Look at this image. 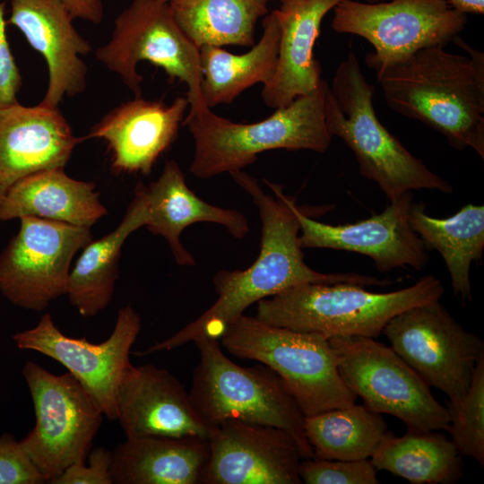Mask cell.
<instances>
[{
  "mask_svg": "<svg viewBox=\"0 0 484 484\" xmlns=\"http://www.w3.org/2000/svg\"><path fill=\"white\" fill-rule=\"evenodd\" d=\"M5 3L0 2V108L18 102L22 80L6 36Z\"/></svg>",
  "mask_w": 484,
  "mask_h": 484,
  "instance_id": "obj_35",
  "label": "cell"
},
{
  "mask_svg": "<svg viewBox=\"0 0 484 484\" xmlns=\"http://www.w3.org/2000/svg\"><path fill=\"white\" fill-rule=\"evenodd\" d=\"M141 328L139 315L127 305L118 310L112 333L100 343L64 334L48 313L36 326L15 333L13 339L19 349L39 352L62 364L103 415L117 419L118 388L132 365L129 354Z\"/></svg>",
  "mask_w": 484,
  "mask_h": 484,
  "instance_id": "obj_14",
  "label": "cell"
},
{
  "mask_svg": "<svg viewBox=\"0 0 484 484\" xmlns=\"http://www.w3.org/2000/svg\"><path fill=\"white\" fill-rule=\"evenodd\" d=\"M470 56L436 45L421 48L376 74L387 105L435 129L456 150L484 160V55L456 36Z\"/></svg>",
  "mask_w": 484,
  "mask_h": 484,
  "instance_id": "obj_2",
  "label": "cell"
},
{
  "mask_svg": "<svg viewBox=\"0 0 484 484\" xmlns=\"http://www.w3.org/2000/svg\"><path fill=\"white\" fill-rule=\"evenodd\" d=\"M409 220L427 250L441 255L454 294L471 301L470 268L482 259L484 250V206L467 204L453 216L439 219L426 212L424 203H412Z\"/></svg>",
  "mask_w": 484,
  "mask_h": 484,
  "instance_id": "obj_26",
  "label": "cell"
},
{
  "mask_svg": "<svg viewBox=\"0 0 484 484\" xmlns=\"http://www.w3.org/2000/svg\"><path fill=\"white\" fill-rule=\"evenodd\" d=\"M272 0H171L173 16L199 48L204 45L253 47L257 22Z\"/></svg>",
  "mask_w": 484,
  "mask_h": 484,
  "instance_id": "obj_29",
  "label": "cell"
},
{
  "mask_svg": "<svg viewBox=\"0 0 484 484\" xmlns=\"http://www.w3.org/2000/svg\"><path fill=\"white\" fill-rule=\"evenodd\" d=\"M149 212L145 226L153 235L163 237L179 265H194L195 260L182 245L184 229L196 222L223 226L229 234L242 239L249 232L246 216L233 209L220 208L201 199L191 190L174 160H167L157 180L149 186L138 183Z\"/></svg>",
  "mask_w": 484,
  "mask_h": 484,
  "instance_id": "obj_22",
  "label": "cell"
},
{
  "mask_svg": "<svg viewBox=\"0 0 484 484\" xmlns=\"http://www.w3.org/2000/svg\"><path fill=\"white\" fill-rule=\"evenodd\" d=\"M220 342L231 355L256 360L276 372L305 417L356 402L324 335L241 315L226 328Z\"/></svg>",
  "mask_w": 484,
  "mask_h": 484,
  "instance_id": "obj_7",
  "label": "cell"
},
{
  "mask_svg": "<svg viewBox=\"0 0 484 484\" xmlns=\"http://www.w3.org/2000/svg\"><path fill=\"white\" fill-rule=\"evenodd\" d=\"M112 453L105 447L94 449L89 465L76 462L51 480L52 484H113L110 475Z\"/></svg>",
  "mask_w": 484,
  "mask_h": 484,
  "instance_id": "obj_34",
  "label": "cell"
},
{
  "mask_svg": "<svg viewBox=\"0 0 484 484\" xmlns=\"http://www.w3.org/2000/svg\"><path fill=\"white\" fill-rule=\"evenodd\" d=\"M112 453L113 484H201L208 438L126 437Z\"/></svg>",
  "mask_w": 484,
  "mask_h": 484,
  "instance_id": "obj_24",
  "label": "cell"
},
{
  "mask_svg": "<svg viewBox=\"0 0 484 484\" xmlns=\"http://www.w3.org/2000/svg\"><path fill=\"white\" fill-rule=\"evenodd\" d=\"M304 428L313 457L343 461L370 458L388 431L380 413L356 403L305 417Z\"/></svg>",
  "mask_w": 484,
  "mask_h": 484,
  "instance_id": "obj_30",
  "label": "cell"
},
{
  "mask_svg": "<svg viewBox=\"0 0 484 484\" xmlns=\"http://www.w3.org/2000/svg\"><path fill=\"white\" fill-rule=\"evenodd\" d=\"M76 137L58 107L16 102L0 108V203L20 179L36 171L65 168Z\"/></svg>",
  "mask_w": 484,
  "mask_h": 484,
  "instance_id": "obj_20",
  "label": "cell"
},
{
  "mask_svg": "<svg viewBox=\"0 0 484 484\" xmlns=\"http://www.w3.org/2000/svg\"><path fill=\"white\" fill-rule=\"evenodd\" d=\"M0 254V292L16 307L42 311L66 294L70 264L91 239L90 228L34 216Z\"/></svg>",
  "mask_w": 484,
  "mask_h": 484,
  "instance_id": "obj_13",
  "label": "cell"
},
{
  "mask_svg": "<svg viewBox=\"0 0 484 484\" xmlns=\"http://www.w3.org/2000/svg\"><path fill=\"white\" fill-rule=\"evenodd\" d=\"M341 0H281L273 13L280 27L275 72L264 85L262 99L273 109L312 93L322 77L313 49L325 14Z\"/></svg>",
  "mask_w": 484,
  "mask_h": 484,
  "instance_id": "obj_21",
  "label": "cell"
},
{
  "mask_svg": "<svg viewBox=\"0 0 484 484\" xmlns=\"http://www.w3.org/2000/svg\"><path fill=\"white\" fill-rule=\"evenodd\" d=\"M279 43L280 27L272 11L264 16L261 39L248 52L236 55L221 47L199 48L205 106L229 104L247 88L266 84L276 69Z\"/></svg>",
  "mask_w": 484,
  "mask_h": 484,
  "instance_id": "obj_27",
  "label": "cell"
},
{
  "mask_svg": "<svg viewBox=\"0 0 484 484\" xmlns=\"http://www.w3.org/2000/svg\"><path fill=\"white\" fill-rule=\"evenodd\" d=\"M10 4L7 25L17 28L47 64L48 83L39 103L58 107L65 96L82 93L88 68L81 56L91 52V45L77 31L63 3L11 0Z\"/></svg>",
  "mask_w": 484,
  "mask_h": 484,
  "instance_id": "obj_18",
  "label": "cell"
},
{
  "mask_svg": "<svg viewBox=\"0 0 484 484\" xmlns=\"http://www.w3.org/2000/svg\"><path fill=\"white\" fill-rule=\"evenodd\" d=\"M451 440L462 456L484 466V354L480 356L470 387L462 400L445 406Z\"/></svg>",
  "mask_w": 484,
  "mask_h": 484,
  "instance_id": "obj_31",
  "label": "cell"
},
{
  "mask_svg": "<svg viewBox=\"0 0 484 484\" xmlns=\"http://www.w3.org/2000/svg\"><path fill=\"white\" fill-rule=\"evenodd\" d=\"M452 440L433 431H408L402 436L389 430L370 461L411 484H453L463 475L464 466Z\"/></svg>",
  "mask_w": 484,
  "mask_h": 484,
  "instance_id": "obj_28",
  "label": "cell"
},
{
  "mask_svg": "<svg viewBox=\"0 0 484 484\" xmlns=\"http://www.w3.org/2000/svg\"><path fill=\"white\" fill-rule=\"evenodd\" d=\"M95 57L117 73L135 97H141L143 81L137 65L147 61L163 69L169 82L186 84L187 116L209 108L202 95L199 48L177 23L169 2L132 0L116 17L110 39L97 48Z\"/></svg>",
  "mask_w": 484,
  "mask_h": 484,
  "instance_id": "obj_8",
  "label": "cell"
},
{
  "mask_svg": "<svg viewBox=\"0 0 484 484\" xmlns=\"http://www.w3.org/2000/svg\"><path fill=\"white\" fill-rule=\"evenodd\" d=\"M383 333L423 381L445 393L451 402L466 394L484 354L483 340L465 330L439 300L397 314Z\"/></svg>",
  "mask_w": 484,
  "mask_h": 484,
  "instance_id": "obj_12",
  "label": "cell"
},
{
  "mask_svg": "<svg viewBox=\"0 0 484 484\" xmlns=\"http://www.w3.org/2000/svg\"><path fill=\"white\" fill-rule=\"evenodd\" d=\"M413 193L409 191L388 202L382 212L342 225L315 220L293 205L300 224L299 242L305 248H329L355 252L371 258L378 272L411 267L421 271L429 260L428 250L412 229L409 212Z\"/></svg>",
  "mask_w": 484,
  "mask_h": 484,
  "instance_id": "obj_16",
  "label": "cell"
},
{
  "mask_svg": "<svg viewBox=\"0 0 484 484\" xmlns=\"http://www.w3.org/2000/svg\"><path fill=\"white\" fill-rule=\"evenodd\" d=\"M466 13L448 0H391L376 4L341 0L333 8V29L369 41L367 65L380 73L416 51L445 46L463 30Z\"/></svg>",
  "mask_w": 484,
  "mask_h": 484,
  "instance_id": "obj_11",
  "label": "cell"
},
{
  "mask_svg": "<svg viewBox=\"0 0 484 484\" xmlns=\"http://www.w3.org/2000/svg\"><path fill=\"white\" fill-rule=\"evenodd\" d=\"M46 479L11 434L0 436V484H42Z\"/></svg>",
  "mask_w": 484,
  "mask_h": 484,
  "instance_id": "obj_33",
  "label": "cell"
},
{
  "mask_svg": "<svg viewBox=\"0 0 484 484\" xmlns=\"http://www.w3.org/2000/svg\"><path fill=\"white\" fill-rule=\"evenodd\" d=\"M73 19H81L93 24L101 22L104 16L101 0H60Z\"/></svg>",
  "mask_w": 484,
  "mask_h": 484,
  "instance_id": "obj_36",
  "label": "cell"
},
{
  "mask_svg": "<svg viewBox=\"0 0 484 484\" xmlns=\"http://www.w3.org/2000/svg\"><path fill=\"white\" fill-rule=\"evenodd\" d=\"M188 106L186 97H177L169 105L135 97L108 112L82 138L107 143L111 169L117 174L147 176L177 139Z\"/></svg>",
  "mask_w": 484,
  "mask_h": 484,
  "instance_id": "obj_19",
  "label": "cell"
},
{
  "mask_svg": "<svg viewBox=\"0 0 484 484\" xmlns=\"http://www.w3.org/2000/svg\"><path fill=\"white\" fill-rule=\"evenodd\" d=\"M22 375L34 405L36 423L20 443L46 481L50 482L72 464L85 462L104 415L70 372L57 376L27 361Z\"/></svg>",
  "mask_w": 484,
  "mask_h": 484,
  "instance_id": "obj_10",
  "label": "cell"
},
{
  "mask_svg": "<svg viewBox=\"0 0 484 484\" xmlns=\"http://www.w3.org/2000/svg\"><path fill=\"white\" fill-rule=\"evenodd\" d=\"M298 475L306 484H378L376 469L370 460L303 459Z\"/></svg>",
  "mask_w": 484,
  "mask_h": 484,
  "instance_id": "obj_32",
  "label": "cell"
},
{
  "mask_svg": "<svg viewBox=\"0 0 484 484\" xmlns=\"http://www.w3.org/2000/svg\"><path fill=\"white\" fill-rule=\"evenodd\" d=\"M161 1H165V2H169V3L171 0H161Z\"/></svg>",
  "mask_w": 484,
  "mask_h": 484,
  "instance_id": "obj_39",
  "label": "cell"
},
{
  "mask_svg": "<svg viewBox=\"0 0 484 484\" xmlns=\"http://www.w3.org/2000/svg\"><path fill=\"white\" fill-rule=\"evenodd\" d=\"M201 484H300L304 459L287 431L235 419L210 428Z\"/></svg>",
  "mask_w": 484,
  "mask_h": 484,
  "instance_id": "obj_15",
  "label": "cell"
},
{
  "mask_svg": "<svg viewBox=\"0 0 484 484\" xmlns=\"http://www.w3.org/2000/svg\"><path fill=\"white\" fill-rule=\"evenodd\" d=\"M450 4L459 12L463 13H484V0H448Z\"/></svg>",
  "mask_w": 484,
  "mask_h": 484,
  "instance_id": "obj_37",
  "label": "cell"
},
{
  "mask_svg": "<svg viewBox=\"0 0 484 484\" xmlns=\"http://www.w3.org/2000/svg\"><path fill=\"white\" fill-rule=\"evenodd\" d=\"M329 84L321 79L310 94L298 97L256 123L232 122L211 111L186 116V125L194 141L190 172L210 178L241 170L263 151L276 149L324 152L331 145L324 117Z\"/></svg>",
  "mask_w": 484,
  "mask_h": 484,
  "instance_id": "obj_5",
  "label": "cell"
},
{
  "mask_svg": "<svg viewBox=\"0 0 484 484\" xmlns=\"http://www.w3.org/2000/svg\"><path fill=\"white\" fill-rule=\"evenodd\" d=\"M367 3H370V4H376V3H379V2H382L383 0H367Z\"/></svg>",
  "mask_w": 484,
  "mask_h": 484,
  "instance_id": "obj_38",
  "label": "cell"
},
{
  "mask_svg": "<svg viewBox=\"0 0 484 484\" xmlns=\"http://www.w3.org/2000/svg\"><path fill=\"white\" fill-rule=\"evenodd\" d=\"M328 341L341 379L369 410L398 418L408 431L447 429L445 406L390 346L364 336H335Z\"/></svg>",
  "mask_w": 484,
  "mask_h": 484,
  "instance_id": "obj_9",
  "label": "cell"
},
{
  "mask_svg": "<svg viewBox=\"0 0 484 484\" xmlns=\"http://www.w3.org/2000/svg\"><path fill=\"white\" fill-rule=\"evenodd\" d=\"M374 84L365 77L350 49L337 67L324 99V117L332 136L353 151L359 174L375 181L388 202L413 190L454 192L452 185L431 171L378 120L373 105Z\"/></svg>",
  "mask_w": 484,
  "mask_h": 484,
  "instance_id": "obj_3",
  "label": "cell"
},
{
  "mask_svg": "<svg viewBox=\"0 0 484 484\" xmlns=\"http://www.w3.org/2000/svg\"><path fill=\"white\" fill-rule=\"evenodd\" d=\"M149 212L137 184L134 195L119 225L101 238L91 240L70 271L66 294L84 317L94 316L110 303L118 279V261L126 238L145 227Z\"/></svg>",
  "mask_w": 484,
  "mask_h": 484,
  "instance_id": "obj_25",
  "label": "cell"
},
{
  "mask_svg": "<svg viewBox=\"0 0 484 484\" xmlns=\"http://www.w3.org/2000/svg\"><path fill=\"white\" fill-rule=\"evenodd\" d=\"M252 198L262 222L260 253L244 270H220L213 277L218 298L198 318L141 355L170 350L199 336L220 341L226 328L252 304L301 283H354L388 286L393 281L356 272L323 273L304 261L299 242L300 224L293 209L295 199L282 192V186L264 180L275 196L267 194L258 181L241 171L229 173Z\"/></svg>",
  "mask_w": 484,
  "mask_h": 484,
  "instance_id": "obj_1",
  "label": "cell"
},
{
  "mask_svg": "<svg viewBox=\"0 0 484 484\" xmlns=\"http://www.w3.org/2000/svg\"><path fill=\"white\" fill-rule=\"evenodd\" d=\"M93 182L45 169L16 182L0 203V221L34 216L91 228L107 214Z\"/></svg>",
  "mask_w": 484,
  "mask_h": 484,
  "instance_id": "obj_23",
  "label": "cell"
},
{
  "mask_svg": "<svg viewBox=\"0 0 484 484\" xmlns=\"http://www.w3.org/2000/svg\"><path fill=\"white\" fill-rule=\"evenodd\" d=\"M193 341L200 357L188 393L209 428L229 419L279 428L297 440L304 459L313 457L305 416L276 372L264 364L244 367L234 363L217 339L202 335Z\"/></svg>",
  "mask_w": 484,
  "mask_h": 484,
  "instance_id": "obj_6",
  "label": "cell"
},
{
  "mask_svg": "<svg viewBox=\"0 0 484 484\" xmlns=\"http://www.w3.org/2000/svg\"><path fill=\"white\" fill-rule=\"evenodd\" d=\"M117 419L126 437L208 438L210 431L183 385L151 364L131 365L126 370L118 388Z\"/></svg>",
  "mask_w": 484,
  "mask_h": 484,
  "instance_id": "obj_17",
  "label": "cell"
},
{
  "mask_svg": "<svg viewBox=\"0 0 484 484\" xmlns=\"http://www.w3.org/2000/svg\"><path fill=\"white\" fill-rule=\"evenodd\" d=\"M445 292L433 275L390 292H373L364 286L338 283H301L257 302L256 318L274 326L315 333L327 339L364 336L376 339L397 314L439 300Z\"/></svg>",
  "mask_w": 484,
  "mask_h": 484,
  "instance_id": "obj_4",
  "label": "cell"
}]
</instances>
